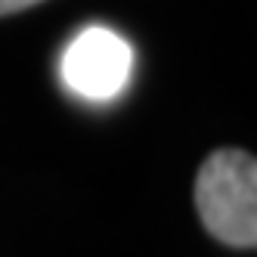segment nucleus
I'll return each mask as SVG.
<instances>
[{"instance_id": "f257e3e1", "label": "nucleus", "mask_w": 257, "mask_h": 257, "mask_svg": "<svg viewBox=\"0 0 257 257\" xmlns=\"http://www.w3.org/2000/svg\"><path fill=\"white\" fill-rule=\"evenodd\" d=\"M195 208L205 229L232 248L257 245V161L242 149H217L195 177Z\"/></svg>"}, {"instance_id": "f03ea898", "label": "nucleus", "mask_w": 257, "mask_h": 257, "mask_svg": "<svg viewBox=\"0 0 257 257\" xmlns=\"http://www.w3.org/2000/svg\"><path fill=\"white\" fill-rule=\"evenodd\" d=\"M131 65L134 53L121 34L90 25L68 44L62 56V78L84 99H112L124 90Z\"/></svg>"}, {"instance_id": "7ed1b4c3", "label": "nucleus", "mask_w": 257, "mask_h": 257, "mask_svg": "<svg viewBox=\"0 0 257 257\" xmlns=\"http://www.w3.org/2000/svg\"><path fill=\"white\" fill-rule=\"evenodd\" d=\"M41 0H0V16H10V13H19V10H28Z\"/></svg>"}]
</instances>
